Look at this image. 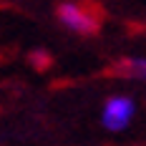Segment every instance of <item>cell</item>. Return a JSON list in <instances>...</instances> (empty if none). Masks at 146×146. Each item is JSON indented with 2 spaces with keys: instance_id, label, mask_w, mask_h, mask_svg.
<instances>
[{
  "instance_id": "cell-1",
  "label": "cell",
  "mask_w": 146,
  "mask_h": 146,
  "mask_svg": "<svg viewBox=\"0 0 146 146\" xmlns=\"http://www.w3.org/2000/svg\"><path fill=\"white\" fill-rule=\"evenodd\" d=\"M58 18L66 28L76 30L81 35H93L101 28V18L93 8H83L78 3H63L58 5Z\"/></svg>"
},
{
  "instance_id": "cell-4",
  "label": "cell",
  "mask_w": 146,
  "mask_h": 146,
  "mask_svg": "<svg viewBox=\"0 0 146 146\" xmlns=\"http://www.w3.org/2000/svg\"><path fill=\"white\" fill-rule=\"evenodd\" d=\"M28 58H30V66H33L35 71H48V68H50V63H53L50 53H45V50H33Z\"/></svg>"
},
{
  "instance_id": "cell-3",
  "label": "cell",
  "mask_w": 146,
  "mask_h": 146,
  "mask_svg": "<svg viewBox=\"0 0 146 146\" xmlns=\"http://www.w3.org/2000/svg\"><path fill=\"white\" fill-rule=\"evenodd\" d=\"M108 73H113V76H123V78H144L146 73V60L144 58H121L116 60Z\"/></svg>"
},
{
  "instance_id": "cell-2",
  "label": "cell",
  "mask_w": 146,
  "mask_h": 146,
  "mask_svg": "<svg viewBox=\"0 0 146 146\" xmlns=\"http://www.w3.org/2000/svg\"><path fill=\"white\" fill-rule=\"evenodd\" d=\"M133 118V101L126 96H116L106 103L103 108V126L108 131H121L129 126V121Z\"/></svg>"
}]
</instances>
